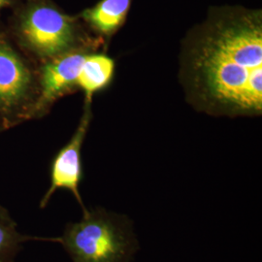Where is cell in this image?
<instances>
[{"instance_id":"1","label":"cell","mask_w":262,"mask_h":262,"mask_svg":"<svg viewBox=\"0 0 262 262\" xmlns=\"http://www.w3.org/2000/svg\"><path fill=\"white\" fill-rule=\"evenodd\" d=\"M180 83L197 112L215 117L262 113V11L211 7L180 52Z\"/></svg>"},{"instance_id":"2","label":"cell","mask_w":262,"mask_h":262,"mask_svg":"<svg viewBox=\"0 0 262 262\" xmlns=\"http://www.w3.org/2000/svg\"><path fill=\"white\" fill-rule=\"evenodd\" d=\"M13 28L23 46L46 61L78 49L95 50L104 43L91 37L78 16H71L53 0H26L16 10Z\"/></svg>"},{"instance_id":"3","label":"cell","mask_w":262,"mask_h":262,"mask_svg":"<svg viewBox=\"0 0 262 262\" xmlns=\"http://www.w3.org/2000/svg\"><path fill=\"white\" fill-rule=\"evenodd\" d=\"M64 243L78 262H116L122 253V241L112 226L90 215L71 226Z\"/></svg>"},{"instance_id":"4","label":"cell","mask_w":262,"mask_h":262,"mask_svg":"<svg viewBox=\"0 0 262 262\" xmlns=\"http://www.w3.org/2000/svg\"><path fill=\"white\" fill-rule=\"evenodd\" d=\"M95 50L78 49L44 61L40 71L39 94L30 108V116H41L63 95L77 88V78L84 56Z\"/></svg>"},{"instance_id":"5","label":"cell","mask_w":262,"mask_h":262,"mask_svg":"<svg viewBox=\"0 0 262 262\" xmlns=\"http://www.w3.org/2000/svg\"><path fill=\"white\" fill-rule=\"evenodd\" d=\"M93 119L92 102L84 101V112L74 135L59 152L57 154L52 166L51 187L41 201V208L47 205L50 198L58 188L70 190L84 210V215H89L83 204L79 192V184L82 175L81 150L86 132Z\"/></svg>"},{"instance_id":"6","label":"cell","mask_w":262,"mask_h":262,"mask_svg":"<svg viewBox=\"0 0 262 262\" xmlns=\"http://www.w3.org/2000/svg\"><path fill=\"white\" fill-rule=\"evenodd\" d=\"M31 71L19 54L0 38V112L11 117L28 103L33 92Z\"/></svg>"},{"instance_id":"7","label":"cell","mask_w":262,"mask_h":262,"mask_svg":"<svg viewBox=\"0 0 262 262\" xmlns=\"http://www.w3.org/2000/svg\"><path fill=\"white\" fill-rule=\"evenodd\" d=\"M133 1L99 0L94 6L83 10L78 18L107 48L112 38L126 23Z\"/></svg>"},{"instance_id":"8","label":"cell","mask_w":262,"mask_h":262,"mask_svg":"<svg viewBox=\"0 0 262 262\" xmlns=\"http://www.w3.org/2000/svg\"><path fill=\"white\" fill-rule=\"evenodd\" d=\"M116 62L105 52H90L84 56L77 78V86L84 94V101L92 102L95 94L112 84Z\"/></svg>"},{"instance_id":"9","label":"cell","mask_w":262,"mask_h":262,"mask_svg":"<svg viewBox=\"0 0 262 262\" xmlns=\"http://www.w3.org/2000/svg\"><path fill=\"white\" fill-rule=\"evenodd\" d=\"M24 237L15 230L9 221L0 219V262H9Z\"/></svg>"},{"instance_id":"10","label":"cell","mask_w":262,"mask_h":262,"mask_svg":"<svg viewBox=\"0 0 262 262\" xmlns=\"http://www.w3.org/2000/svg\"><path fill=\"white\" fill-rule=\"evenodd\" d=\"M17 0H0V13L6 8L12 7L16 4Z\"/></svg>"},{"instance_id":"11","label":"cell","mask_w":262,"mask_h":262,"mask_svg":"<svg viewBox=\"0 0 262 262\" xmlns=\"http://www.w3.org/2000/svg\"><path fill=\"white\" fill-rule=\"evenodd\" d=\"M0 219L4 220V221H9L10 222L9 215L7 214V212L1 206H0Z\"/></svg>"}]
</instances>
